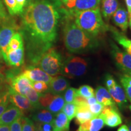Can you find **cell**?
<instances>
[{
    "instance_id": "obj_1",
    "label": "cell",
    "mask_w": 131,
    "mask_h": 131,
    "mask_svg": "<svg viewBox=\"0 0 131 131\" xmlns=\"http://www.w3.org/2000/svg\"><path fill=\"white\" fill-rule=\"evenodd\" d=\"M21 15L29 57L37 65L57 40L60 15L55 6L47 0L30 1Z\"/></svg>"
},
{
    "instance_id": "obj_2",
    "label": "cell",
    "mask_w": 131,
    "mask_h": 131,
    "mask_svg": "<svg viewBox=\"0 0 131 131\" xmlns=\"http://www.w3.org/2000/svg\"><path fill=\"white\" fill-rule=\"evenodd\" d=\"M63 35L65 46L71 53H85L96 49L98 46L96 37L83 31L70 18L64 24Z\"/></svg>"
},
{
    "instance_id": "obj_3",
    "label": "cell",
    "mask_w": 131,
    "mask_h": 131,
    "mask_svg": "<svg viewBox=\"0 0 131 131\" xmlns=\"http://www.w3.org/2000/svg\"><path fill=\"white\" fill-rule=\"evenodd\" d=\"M75 22L80 29L92 37H96L107 29L102 18L100 9H95L72 12Z\"/></svg>"
},
{
    "instance_id": "obj_4",
    "label": "cell",
    "mask_w": 131,
    "mask_h": 131,
    "mask_svg": "<svg viewBox=\"0 0 131 131\" xmlns=\"http://www.w3.org/2000/svg\"><path fill=\"white\" fill-rule=\"evenodd\" d=\"M62 64L63 60L61 54L52 47L42 54L37 63L42 70L51 77L61 74Z\"/></svg>"
},
{
    "instance_id": "obj_5",
    "label": "cell",
    "mask_w": 131,
    "mask_h": 131,
    "mask_svg": "<svg viewBox=\"0 0 131 131\" xmlns=\"http://www.w3.org/2000/svg\"><path fill=\"white\" fill-rule=\"evenodd\" d=\"M88 63L84 58L70 56L63 61L61 74L69 78L81 76L86 73Z\"/></svg>"
},
{
    "instance_id": "obj_6",
    "label": "cell",
    "mask_w": 131,
    "mask_h": 131,
    "mask_svg": "<svg viewBox=\"0 0 131 131\" xmlns=\"http://www.w3.org/2000/svg\"><path fill=\"white\" fill-rule=\"evenodd\" d=\"M39 103L41 107L46 108L54 115L61 112L66 103L61 95H54L50 92L40 94Z\"/></svg>"
},
{
    "instance_id": "obj_7",
    "label": "cell",
    "mask_w": 131,
    "mask_h": 131,
    "mask_svg": "<svg viewBox=\"0 0 131 131\" xmlns=\"http://www.w3.org/2000/svg\"><path fill=\"white\" fill-rule=\"evenodd\" d=\"M112 55L116 66L124 74L131 75V55L121 50L114 44L112 45Z\"/></svg>"
},
{
    "instance_id": "obj_8",
    "label": "cell",
    "mask_w": 131,
    "mask_h": 131,
    "mask_svg": "<svg viewBox=\"0 0 131 131\" xmlns=\"http://www.w3.org/2000/svg\"><path fill=\"white\" fill-rule=\"evenodd\" d=\"M100 115L103 118L104 124L110 127H115L122 123V116L116 106H104Z\"/></svg>"
},
{
    "instance_id": "obj_9",
    "label": "cell",
    "mask_w": 131,
    "mask_h": 131,
    "mask_svg": "<svg viewBox=\"0 0 131 131\" xmlns=\"http://www.w3.org/2000/svg\"><path fill=\"white\" fill-rule=\"evenodd\" d=\"M16 27L10 24H2L0 26V48L3 57L6 61L7 49L11 38L16 32Z\"/></svg>"
},
{
    "instance_id": "obj_10",
    "label": "cell",
    "mask_w": 131,
    "mask_h": 131,
    "mask_svg": "<svg viewBox=\"0 0 131 131\" xmlns=\"http://www.w3.org/2000/svg\"><path fill=\"white\" fill-rule=\"evenodd\" d=\"M10 96V101L12 104L19 108L23 112H28L34 109L30 101L25 95L19 94L11 87L8 89Z\"/></svg>"
},
{
    "instance_id": "obj_11",
    "label": "cell",
    "mask_w": 131,
    "mask_h": 131,
    "mask_svg": "<svg viewBox=\"0 0 131 131\" xmlns=\"http://www.w3.org/2000/svg\"><path fill=\"white\" fill-rule=\"evenodd\" d=\"M101 0H69L66 3L67 7L72 12L95 9L99 7Z\"/></svg>"
},
{
    "instance_id": "obj_12",
    "label": "cell",
    "mask_w": 131,
    "mask_h": 131,
    "mask_svg": "<svg viewBox=\"0 0 131 131\" xmlns=\"http://www.w3.org/2000/svg\"><path fill=\"white\" fill-rule=\"evenodd\" d=\"M23 74L25 75L32 81H43L49 84L53 77L46 73L40 68L29 66L23 71Z\"/></svg>"
},
{
    "instance_id": "obj_13",
    "label": "cell",
    "mask_w": 131,
    "mask_h": 131,
    "mask_svg": "<svg viewBox=\"0 0 131 131\" xmlns=\"http://www.w3.org/2000/svg\"><path fill=\"white\" fill-rule=\"evenodd\" d=\"M32 81L21 73L10 78L11 88L19 94L25 95L26 92L32 86Z\"/></svg>"
},
{
    "instance_id": "obj_14",
    "label": "cell",
    "mask_w": 131,
    "mask_h": 131,
    "mask_svg": "<svg viewBox=\"0 0 131 131\" xmlns=\"http://www.w3.org/2000/svg\"><path fill=\"white\" fill-rule=\"evenodd\" d=\"M23 112L14 104L8 106L3 114L0 117V124L10 125L15 119L23 117Z\"/></svg>"
},
{
    "instance_id": "obj_15",
    "label": "cell",
    "mask_w": 131,
    "mask_h": 131,
    "mask_svg": "<svg viewBox=\"0 0 131 131\" xmlns=\"http://www.w3.org/2000/svg\"><path fill=\"white\" fill-rule=\"evenodd\" d=\"M108 90H109L113 100L120 109H123L127 106V96L126 95L124 89H123L120 85L117 83L113 88Z\"/></svg>"
},
{
    "instance_id": "obj_16",
    "label": "cell",
    "mask_w": 131,
    "mask_h": 131,
    "mask_svg": "<svg viewBox=\"0 0 131 131\" xmlns=\"http://www.w3.org/2000/svg\"><path fill=\"white\" fill-rule=\"evenodd\" d=\"M49 91L54 95H61L69 87V81L64 77L56 76L49 83Z\"/></svg>"
},
{
    "instance_id": "obj_17",
    "label": "cell",
    "mask_w": 131,
    "mask_h": 131,
    "mask_svg": "<svg viewBox=\"0 0 131 131\" xmlns=\"http://www.w3.org/2000/svg\"><path fill=\"white\" fill-rule=\"evenodd\" d=\"M114 23L121 29L123 32H126L129 26L128 12L124 7L118 8L112 15Z\"/></svg>"
},
{
    "instance_id": "obj_18",
    "label": "cell",
    "mask_w": 131,
    "mask_h": 131,
    "mask_svg": "<svg viewBox=\"0 0 131 131\" xmlns=\"http://www.w3.org/2000/svg\"><path fill=\"white\" fill-rule=\"evenodd\" d=\"M24 46L19 47L15 50L9 52L7 55L6 63L13 67H19L24 63Z\"/></svg>"
},
{
    "instance_id": "obj_19",
    "label": "cell",
    "mask_w": 131,
    "mask_h": 131,
    "mask_svg": "<svg viewBox=\"0 0 131 131\" xmlns=\"http://www.w3.org/2000/svg\"><path fill=\"white\" fill-rule=\"evenodd\" d=\"M4 1L9 14L15 16L22 14L27 0H4Z\"/></svg>"
},
{
    "instance_id": "obj_20",
    "label": "cell",
    "mask_w": 131,
    "mask_h": 131,
    "mask_svg": "<svg viewBox=\"0 0 131 131\" xmlns=\"http://www.w3.org/2000/svg\"><path fill=\"white\" fill-rule=\"evenodd\" d=\"M95 95L98 102L101 103L104 106H116L109 92L104 87L98 86L95 92Z\"/></svg>"
},
{
    "instance_id": "obj_21",
    "label": "cell",
    "mask_w": 131,
    "mask_h": 131,
    "mask_svg": "<svg viewBox=\"0 0 131 131\" xmlns=\"http://www.w3.org/2000/svg\"><path fill=\"white\" fill-rule=\"evenodd\" d=\"M70 121L63 112H60L56 115L52 122L53 131H69Z\"/></svg>"
},
{
    "instance_id": "obj_22",
    "label": "cell",
    "mask_w": 131,
    "mask_h": 131,
    "mask_svg": "<svg viewBox=\"0 0 131 131\" xmlns=\"http://www.w3.org/2000/svg\"><path fill=\"white\" fill-rule=\"evenodd\" d=\"M101 15L106 20H109L118 8L117 0H101Z\"/></svg>"
},
{
    "instance_id": "obj_23",
    "label": "cell",
    "mask_w": 131,
    "mask_h": 131,
    "mask_svg": "<svg viewBox=\"0 0 131 131\" xmlns=\"http://www.w3.org/2000/svg\"><path fill=\"white\" fill-rule=\"evenodd\" d=\"M54 115L47 109H42L33 116L32 119L37 123L52 124L54 119Z\"/></svg>"
},
{
    "instance_id": "obj_24",
    "label": "cell",
    "mask_w": 131,
    "mask_h": 131,
    "mask_svg": "<svg viewBox=\"0 0 131 131\" xmlns=\"http://www.w3.org/2000/svg\"><path fill=\"white\" fill-rule=\"evenodd\" d=\"M24 46L23 35L21 32H16L10 41L7 49V53L9 52L15 50L19 47Z\"/></svg>"
},
{
    "instance_id": "obj_25",
    "label": "cell",
    "mask_w": 131,
    "mask_h": 131,
    "mask_svg": "<svg viewBox=\"0 0 131 131\" xmlns=\"http://www.w3.org/2000/svg\"><path fill=\"white\" fill-rule=\"evenodd\" d=\"M112 33L114 36L115 40L125 49L126 52L131 55V40L123 35L122 34L118 32L117 30H112Z\"/></svg>"
},
{
    "instance_id": "obj_26",
    "label": "cell",
    "mask_w": 131,
    "mask_h": 131,
    "mask_svg": "<svg viewBox=\"0 0 131 131\" xmlns=\"http://www.w3.org/2000/svg\"><path fill=\"white\" fill-rule=\"evenodd\" d=\"M40 95V94L36 92L32 86L29 88V89L26 92L25 96L30 101L31 104H32L34 109H35V108L36 109H38V108L41 107L40 103H39Z\"/></svg>"
},
{
    "instance_id": "obj_27",
    "label": "cell",
    "mask_w": 131,
    "mask_h": 131,
    "mask_svg": "<svg viewBox=\"0 0 131 131\" xmlns=\"http://www.w3.org/2000/svg\"><path fill=\"white\" fill-rule=\"evenodd\" d=\"M104 122L100 115H98L90 119L89 123V131H100L104 127Z\"/></svg>"
},
{
    "instance_id": "obj_28",
    "label": "cell",
    "mask_w": 131,
    "mask_h": 131,
    "mask_svg": "<svg viewBox=\"0 0 131 131\" xmlns=\"http://www.w3.org/2000/svg\"><path fill=\"white\" fill-rule=\"evenodd\" d=\"M10 101L9 91L1 90L0 91V117L9 105Z\"/></svg>"
},
{
    "instance_id": "obj_29",
    "label": "cell",
    "mask_w": 131,
    "mask_h": 131,
    "mask_svg": "<svg viewBox=\"0 0 131 131\" xmlns=\"http://www.w3.org/2000/svg\"><path fill=\"white\" fill-rule=\"evenodd\" d=\"M62 112L64 113L68 119L71 121L76 115L77 107L74 103H66L62 109Z\"/></svg>"
},
{
    "instance_id": "obj_30",
    "label": "cell",
    "mask_w": 131,
    "mask_h": 131,
    "mask_svg": "<svg viewBox=\"0 0 131 131\" xmlns=\"http://www.w3.org/2000/svg\"><path fill=\"white\" fill-rule=\"evenodd\" d=\"M120 81L124 88L127 98L131 102V76L124 74L120 77Z\"/></svg>"
},
{
    "instance_id": "obj_31",
    "label": "cell",
    "mask_w": 131,
    "mask_h": 131,
    "mask_svg": "<svg viewBox=\"0 0 131 131\" xmlns=\"http://www.w3.org/2000/svg\"><path fill=\"white\" fill-rule=\"evenodd\" d=\"M76 122L77 124H81L88 120L92 119L95 116L90 111H78L77 112L76 115Z\"/></svg>"
},
{
    "instance_id": "obj_32",
    "label": "cell",
    "mask_w": 131,
    "mask_h": 131,
    "mask_svg": "<svg viewBox=\"0 0 131 131\" xmlns=\"http://www.w3.org/2000/svg\"><path fill=\"white\" fill-rule=\"evenodd\" d=\"M78 94L86 99L95 96L94 89L89 85H83L78 89Z\"/></svg>"
},
{
    "instance_id": "obj_33",
    "label": "cell",
    "mask_w": 131,
    "mask_h": 131,
    "mask_svg": "<svg viewBox=\"0 0 131 131\" xmlns=\"http://www.w3.org/2000/svg\"><path fill=\"white\" fill-rule=\"evenodd\" d=\"M78 89L73 88H69L66 90L64 95V98L66 103H73L77 96L78 95Z\"/></svg>"
},
{
    "instance_id": "obj_34",
    "label": "cell",
    "mask_w": 131,
    "mask_h": 131,
    "mask_svg": "<svg viewBox=\"0 0 131 131\" xmlns=\"http://www.w3.org/2000/svg\"><path fill=\"white\" fill-rule=\"evenodd\" d=\"M32 87L39 94H43L49 90V86L43 81H32Z\"/></svg>"
},
{
    "instance_id": "obj_35",
    "label": "cell",
    "mask_w": 131,
    "mask_h": 131,
    "mask_svg": "<svg viewBox=\"0 0 131 131\" xmlns=\"http://www.w3.org/2000/svg\"><path fill=\"white\" fill-rule=\"evenodd\" d=\"M22 122V131H34L35 126L34 122L27 117H21Z\"/></svg>"
},
{
    "instance_id": "obj_36",
    "label": "cell",
    "mask_w": 131,
    "mask_h": 131,
    "mask_svg": "<svg viewBox=\"0 0 131 131\" xmlns=\"http://www.w3.org/2000/svg\"><path fill=\"white\" fill-rule=\"evenodd\" d=\"M104 107V106L103 104L99 102H96L94 104L89 105V110L96 117L101 114Z\"/></svg>"
},
{
    "instance_id": "obj_37",
    "label": "cell",
    "mask_w": 131,
    "mask_h": 131,
    "mask_svg": "<svg viewBox=\"0 0 131 131\" xmlns=\"http://www.w3.org/2000/svg\"><path fill=\"white\" fill-rule=\"evenodd\" d=\"M21 117H19L10 124V131H22Z\"/></svg>"
},
{
    "instance_id": "obj_38",
    "label": "cell",
    "mask_w": 131,
    "mask_h": 131,
    "mask_svg": "<svg viewBox=\"0 0 131 131\" xmlns=\"http://www.w3.org/2000/svg\"><path fill=\"white\" fill-rule=\"evenodd\" d=\"M104 83H105V84L107 89H109L113 88L116 84L117 82H116L112 75L108 73V74H106L105 78H104Z\"/></svg>"
},
{
    "instance_id": "obj_39",
    "label": "cell",
    "mask_w": 131,
    "mask_h": 131,
    "mask_svg": "<svg viewBox=\"0 0 131 131\" xmlns=\"http://www.w3.org/2000/svg\"><path fill=\"white\" fill-rule=\"evenodd\" d=\"M35 129L42 131H53V126L50 123H37Z\"/></svg>"
},
{
    "instance_id": "obj_40",
    "label": "cell",
    "mask_w": 131,
    "mask_h": 131,
    "mask_svg": "<svg viewBox=\"0 0 131 131\" xmlns=\"http://www.w3.org/2000/svg\"><path fill=\"white\" fill-rule=\"evenodd\" d=\"M7 16H6V12H5L4 7H3L2 3H1V0H0V19H6Z\"/></svg>"
},
{
    "instance_id": "obj_41",
    "label": "cell",
    "mask_w": 131,
    "mask_h": 131,
    "mask_svg": "<svg viewBox=\"0 0 131 131\" xmlns=\"http://www.w3.org/2000/svg\"><path fill=\"white\" fill-rule=\"evenodd\" d=\"M87 101H88V103L89 104V105H91V104H94L97 102V100H96V97L95 96H92L91 98H89L87 99Z\"/></svg>"
},
{
    "instance_id": "obj_42",
    "label": "cell",
    "mask_w": 131,
    "mask_h": 131,
    "mask_svg": "<svg viewBox=\"0 0 131 131\" xmlns=\"http://www.w3.org/2000/svg\"><path fill=\"white\" fill-rule=\"evenodd\" d=\"M0 131H10L9 125L0 124Z\"/></svg>"
},
{
    "instance_id": "obj_43",
    "label": "cell",
    "mask_w": 131,
    "mask_h": 131,
    "mask_svg": "<svg viewBox=\"0 0 131 131\" xmlns=\"http://www.w3.org/2000/svg\"><path fill=\"white\" fill-rule=\"evenodd\" d=\"M117 131H129L128 126L126 124H123V125L121 126L118 129Z\"/></svg>"
},
{
    "instance_id": "obj_44",
    "label": "cell",
    "mask_w": 131,
    "mask_h": 131,
    "mask_svg": "<svg viewBox=\"0 0 131 131\" xmlns=\"http://www.w3.org/2000/svg\"><path fill=\"white\" fill-rule=\"evenodd\" d=\"M2 85H3V79L1 78V75H0V91H1V88H2Z\"/></svg>"
},
{
    "instance_id": "obj_45",
    "label": "cell",
    "mask_w": 131,
    "mask_h": 131,
    "mask_svg": "<svg viewBox=\"0 0 131 131\" xmlns=\"http://www.w3.org/2000/svg\"><path fill=\"white\" fill-rule=\"evenodd\" d=\"M129 25L131 29V15H129Z\"/></svg>"
},
{
    "instance_id": "obj_46",
    "label": "cell",
    "mask_w": 131,
    "mask_h": 131,
    "mask_svg": "<svg viewBox=\"0 0 131 131\" xmlns=\"http://www.w3.org/2000/svg\"><path fill=\"white\" fill-rule=\"evenodd\" d=\"M3 57V55H2V52H1V48H0V60L2 59Z\"/></svg>"
},
{
    "instance_id": "obj_47",
    "label": "cell",
    "mask_w": 131,
    "mask_h": 131,
    "mask_svg": "<svg viewBox=\"0 0 131 131\" xmlns=\"http://www.w3.org/2000/svg\"><path fill=\"white\" fill-rule=\"evenodd\" d=\"M128 128H129V131H131V123H130L129 124Z\"/></svg>"
},
{
    "instance_id": "obj_48",
    "label": "cell",
    "mask_w": 131,
    "mask_h": 131,
    "mask_svg": "<svg viewBox=\"0 0 131 131\" xmlns=\"http://www.w3.org/2000/svg\"><path fill=\"white\" fill-rule=\"evenodd\" d=\"M62 1H63V2H64V3H66V2H67V1H69V0H62Z\"/></svg>"
},
{
    "instance_id": "obj_49",
    "label": "cell",
    "mask_w": 131,
    "mask_h": 131,
    "mask_svg": "<svg viewBox=\"0 0 131 131\" xmlns=\"http://www.w3.org/2000/svg\"><path fill=\"white\" fill-rule=\"evenodd\" d=\"M34 131H42V130H38V129H35Z\"/></svg>"
},
{
    "instance_id": "obj_50",
    "label": "cell",
    "mask_w": 131,
    "mask_h": 131,
    "mask_svg": "<svg viewBox=\"0 0 131 131\" xmlns=\"http://www.w3.org/2000/svg\"><path fill=\"white\" fill-rule=\"evenodd\" d=\"M129 109H130V110L131 111V104L130 106H129Z\"/></svg>"
},
{
    "instance_id": "obj_51",
    "label": "cell",
    "mask_w": 131,
    "mask_h": 131,
    "mask_svg": "<svg viewBox=\"0 0 131 131\" xmlns=\"http://www.w3.org/2000/svg\"><path fill=\"white\" fill-rule=\"evenodd\" d=\"M77 131H83V130H80V129H78Z\"/></svg>"
}]
</instances>
